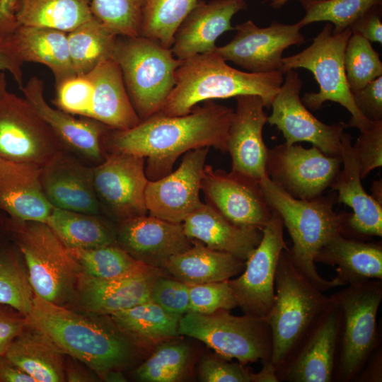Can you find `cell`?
<instances>
[{"label":"cell","mask_w":382,"mask_h":382,"mask_svg":"<svg viewBox=\"0 0 382 382\" xmlns=\"http://www.w3.org/2000/svg\"><path fill=\"white\" fill-rule=\"evenodd\" d=\"M234 110L213 100L204 101L180 116L157 113L127 130L110 129L103 139L106 153H125L146 159L149 180L173 171L180 156L196 149L214 147L227 151V139Z\"/></svg>","instance_id":"6da1fadb"},{"label":"cell","mask_w":382,"mask_h":382,"mask_svg":"<svg viewBox=\"0 0 382 382\" xmlns=\"http://www.w3.org/2000/svg\"><path fill=\"white\" fill-rule=\"evenodd\" d=\"M28 316L30 323L48 335L65 354L86 364L100 381L110 372L134 369L156 345L132 335L110 315L58 306L35 293Z\"/></svg>","instance_id":"7a4b0ae2"},{"label":"cell","mask_w":382,"mask_h":382,"mask_svg":"<svg viewBox=\"0 0 382 382\" xmlns=\"http://www.w3.org/2000/svg\"><path fill=\"white\" fill-rule=\"evenodd\" d=\"M260 184L267 204L280 215L290 235L293 244L289 252L295 266L323 291L341 286L335 277H322L315 262L317 253L331 237L342 234L352 238L348 228L350 214L334 210L337 193L303 200L291 196L268 175Z\"/></svg>","instance_id":"3957f363"},{"label":"cell","mask_w":382,"mask_h":382,"mask_svg":"<svg viewBox=\"0 0 382 382\" xmlns=\"http://www.w3.org/2000/svg\"><path fill=\"white\" fill-rule=\"evenodd\" d=\"M283 74L243 71L229 66L215 51L199 54L183 61L177 69L175 86L160 113L184 115L200 102L243 95L258 96L270 108Z\"/></svg>","instance_id":"277c9868"},{"label":"cell","mask_w":382,"mask_h":382,"mask_svg":"<svg viewBox=\"0 0 382 382\" xmlns=\"http://www.w3.org/2000/svg\"><path fill=\"white\" fill-rule=\"evenodd\" d=\"M282 251L274 278V300L265 317L272 335L271 361L277 371L297 350L331 303Z\"/></svg>","instance_id":"5b68a950"},{"label":"cell","mask_w":382,"mask_h":382,"mask_svg":"<svg viewBox=\"0 0 382 382\" xmlns=\"http://www.w3.org/2000/svg\"><path fill=\"white\" fill-rule=\"evenodd\" d=\"M10 239L21 251L35 294L71 308L81 267L69 249L44 222L7 219Z\"/></svg>","instance_id":"8992f818"},{"label":"cell","mask_w":382,"mask_h":382,"mask_svg":"<svg viewBox=\"0 0 382 382\" xmlns=\"http://www.w3.org/2000/svg\"><path fill=\"white\" fill-rule=\"evenodd\" d=\"M112 58L119 65L125 85L141 120L160 112L175 83L181 60L170 48L139 35L117 36Z\"/></svg>","instance_id":"52a82bcc"},{"label":"cell","mask_w":382,"mask_h":382,"mask_svg":"<svg viewBox=\"0 0 382 382\" xmlns=\"http://www.w3.org/2000/svg\"><path fill=\"white\" fill-rule=\"evenodd\" d=\"M350 28L333 33L332 25L328 23L313 39V42L301 52L282 58L279 71L303 68L311 71L319 85L318 92L306 93L301 100L306 108L318 110L326 101L339 103L351 115L349 125L364 132L372 125L357 108L347 83L344 54Z\"/></svg>","instance_id":"ba28073f"},{"label":"cell","mask_w":382,"mask_h":382,"mask_svg":"<svg viewBox=\"0 0 382 382\" xmlns=\"http://www.w3.org/2000/svg\"><path fill=\"white\" fill-rule=\"evenodd\" d=\"M330 296L341 313L335 376L356 379L377 347L376 316L382 300L381 279L346 285Z\"/></svg>","instance_id":"9c48e42d"},{"label":"cell","mask_w":382,"mask_h":382,"mask_svg":"<svg viewBox=\"0 0 382 382\" xmlns=\"http://www.w3.org/2000/svg\"><path fill=\"white\" fill-rule=\"evenodd\" d=\"M178 333L243 365L272 358V335L266 318L234 316L228 310L209 314L188 312L180 319Z\"/></svg>","instance_id":"30bf717a"},{"label":"cell","mask_w":382,"mask_h":382,"mask_svg":"<svg viewBox=\"0 0 382 382\" xmlns=\"http://www.w3.org/2000/svg\"><path fill=\"white\" fill-rule=\"evenodd\" d=\"M64 151L54 132L23 97L8 90L1 96L0 158L42 166Z\"/></svg>","instance_id":"8fae6325"},{"label":"cell","mask_w":382,"mask_h":382,"mask_svg":"<svg viewBox=\"0 0 382 382\" xmlns=\"http://www.w3.org/2000/svg\"><path fill=\"white\" fill-rule=\"evenodd\" d=\"M284 224L280 215L272 216L262 229V238L245 260L243 271L228 280L238 307L244 314L265 318L274 300V278L282 251L287 249L284 240Z\"/></svg>","instance_id":"7c38bea8"},{"label":"cell","mask_w":382,"mask_h":382,"mask_svg":"<svg viewBox=\"0 0 382 382\" xmlns=\"http://www.w3.org/2000/svg\"><path fill=\"white\" fill-rule=\"evenodd\" d=\"M341 156H328L316 146L306 149L285 142L268 149L269 178L294 198L309 200L330 187L342 167Z\"/></svg>","instance_id":"4fadbf2b"},{"label":"cell","mask_w":382,"mask_h":382,"mask_svg":"<svg viewBox=\"0 0 382 382\" xmlns=\"http://www.w3.org/2000/svg\"><path fill=\"white\" fill-rule=\"evenodd\" d=\"M285 74L267 122L282 132L286 144L306 141L326 155L340 156L342 138L348 125L343 122L326 125L318 120L300 98L303 82L299 73L291 69Z\"/></svg>","instance_id":"5bb4252c"},{"label":"cell","mask_w":382,"mask_h":382,"mask_svg":"<svg viewBox=\"0 0 382 382\" xmlns=\"http://www.w3.org/2000/svg\"><path fill=\"white\" fill-rule=\"evenodd\" d=\"M96 194L101 207L117 222L148 214L145 190L149 181L145 158L125 153H107L92 166Z\"/></svg>","instance_id":"9a60e30c"},{"label":"cell","mask_w":382,"mask_h":382,"mask_svg":"<svg viewBox=\"0 0 382 382\" xmlns=\"http://www.w3.org/2000/svg\"><path fill=\"white\" fill-rule=\"evenodd\" d=\"M301 28L298 22L285 24L274 21L261 28L248 20L236 25L233 39L224 46L216 47L215 52L225 61L249 72L279 71L284 51L304 42Z\"/></svg>","instance_id":"2e32d148"},{"label":"cell","mask_w":382,"mask_h":382,"mask_svg":"<svg viewBox=\"0 0 382 382\" xmlns=\"http://www.w3.org/2000/svg\"><path fill=\"white\" fill-rule=\"evenodd\" d=\"M209 149L186 152L175 170L158 180L148 181L145 190L148 214L182 224L201 205L199 191Z\"/></svg>","instance_id":"e0dca14e"},{"label":"cell","mask_w":382,"mask_h":382,"mask_svg":"<svg viewBox=\"0 0 382 382\" xmlns=\"http://www.w3.org/2000/svg\"><path fill=\"white\" fill-rule=\"evenodd\" d=\"M201 190L207 204L236 224L262 231L271 218L272 209L257 181L205 165Z\"/></svg>","instance_id":"ac0fdd59"},{"label":"cell","mask_w":382,"mask_h":382,"mask_svg":"<svg viewBox=\"0 0 382 382\" xmlns=\"http://www.w3.org/2000/svg\"><path fill=\"white\" fill-rule=\"evenodd\" d=\"M330 299L326 311L277 371L279 381L330 382L334 379L341 313L337 303Z\"/></svg>","instance_id":"d6986e66"},{"label":"cell","mask_w":382,"mask_h":382,"mask_svg":"<svg viewBox=\"0 0 382 382\" xmlns=\"http://www.w3.org/2000/svg\"><path fill=\"white\" fill-rule=\"evenodd\" d=\"M23 98L54 132L67 151L83 162L97 165L105 158L103 139L110 129L103 124L88 117L74 115L54 108L45 98L44 81L30 77L21 88Z\"/></svg>","instance_id":"ffe728a7"},{"label":"cell","mask_w":382,"mask_h":382,"mask_svg":"<svg viewBox=\"0 0 382 382\" xmlns=\"http://www.w3.org/2000/svg\"><path fill=\"white\" fill-rule=\"evenodd\" d=\"M227 139L231 158V172L260 183L268 175L266 170L268 149L262 138L267 115L262 99L255 95L236 97Z\"/></svg>","instance_id":"44dd1931"},{"label":"cell","mask_w":382,"mask_h":382,"mask_svg":"<svg viewBox=\"0 0 382 382\" xmlns=\"http://www.w3.org/2000/svg\"><path fill=\"white\" fill-rule=\"evenodd\" d=\"M117 243L135 260L162 269L166 262L193 244L182 224L172 223L149 214L117 222Z\"/></svg>","instance_id":"7402d4cb"},{"label":"cell","mask_w":382,"mask_h":382,"mask_svg":"<svg viewBox=\"0 0 382 382\" xmlns=\"http://www.w3.org/2000/svg\"><path fill=\"white\" fill-rule=\"evenodd\" d=\"M40 181L45 197L54 207L100 214L92 166L69 151L57 154L40 167Z\"/></svg>","instance_id":"603a6c76"},{"label":"cell","mask_w":382,"mask_h":382,"mask_svg":"<svg viewBox=\"0 0 382 382\" xmlns=\"http://www.w3.org/2000/svg\"><path fill=\"white\" fill-rule=\"evenodd\" d=\"M165 273L151 267L145 271L113 279H97L79 275L75 301L71 309L79 311L111 315L150 301L156 279Z\"/></svg>","instance_id":"cb8c5ba5"},{"label":"cell","mask_w":382,"mask_h":382,"mask_svg":"<svg viewBox=\"0 0 382 382\" xmlns=\"http://www.w3.org/2000/svg\"><path fill=\"white\" fill-rule=\"evenodd\" d=\"M245 0H199L178 26L171 51L184 61L199 54L214 52L216 41L224 33L234 30L233 16L246 9Z\"/></svg>","instance_id":"d4e9b609"},{"label":"cell","mask_w":382,"mask_h":382,"mask_svg":"<svg viewBox=\"0 0 382 382\" xmlns=\"http://www.w3.org/2000/svg\"><path fill=\"white\" fill-rule=\"evenodd\" d=\"M340 156L342 167L330 185L337 200L349 207L353 213L348 219L352 238L382 236V204L364 189L359 166L354 154L352 137L344 133Z\"/></svg>","instance_id":"484cf974"},{"label":"cell","mask_w":382,"mask_h":382,"mask_svg":"<svg viewBox=\"0 0 382 382\" xmlns=\"http://www.w3.org/2000/svg\"><path fill=\"white\" fill-rule=\"evenodd\" d=\"M40 167L0 158V211L8 217L46 223L54 207L43 194Z\"/></svg>","instance_id":"4316f807"},{"label":"cell","mask_w":382,"mask_h":382,"mask_svg":"<svg viewBox=\"0 0 382 382\" xmlns=\"http://www.w3.org/2000/svg\"><path fill=\"white\" fill-rule=\"evenodd\" d=\"M182 225L189 238L245 261L257 246L262 236V230L236 224L207 203H202Z\"/></svg>","instance_id":"83f0119b"},{"label":"cell","mask_w":382,"mask_h":382,"mask_svg":"<svg viewBox=\"0 0 382 382\" xmlns=\"http://www.w3.org/2000/svg\"><path fill=\"white\" fill-rule=\"evenodd\" d=\"M86 75L93 86L89 118L114 130L129 129L141 121L127 93L121 69L112 58Z\"/></svg>","instance_id":"f1b7e54d"},{"label":"cell","mask_w":382,"mask_h":382,"mask_svg":"<svg viewBox=\"0 0 382 382\" xmlns=\"http://www.w3.org/2000/svg\"><path fill=\"white\" fill-rule=\"evenodd\" d=\"M315 262L337 266L341 286L371 279L382 280V245L342 234L331 237L318 250Z\"/></svg>","instance_id":"f546056e"},{"label":"cell","mask_w":382,"mask_h":382,"mask_svg":"<svg viewBox=\"0 0 382 382\" xmlns=\"http://www.w3.org/2000/svg\"><path fill=\"white\" fill-rule=\"evenodd\" d=\"M245 265V260L193 239L190 248L171 257L161 270L169 277L193 285L229 280L239 275Z\"/></svg>","instance_id":"4dcf8cb0"},{"label":"cell","mask_w":382,"mask_h":382,"mask_svg":"<svg viewBox=\"0 0 382 382\" xmlns=\"http://www.w3.org/2000/svg\"><path fill=\"white\" fill-rule=\"evenodd\" d=\"M35 382H63L66 354L45 332L28 323L4 354Z\"/></svg>","instance_id":"1f68e13d"},{"label":"cell","mask_w":382,"mask_h":382,"mask_svg":"<svg viewBox=\"0 0 382 382\" xmlns=\"http://www.w3.org/2000/svg\"><path fill=\"white\" fill-rule=\"evenodd\" d=\"M24 62L37 63L50 69L55 85L74 76L67 33L51 28L18 25L10 35Z\"/></svg>","instance_id":"d6a6232c"},{"label":"cell","mask_w":382,"mask_h":382,"mask_svg":"<svg viewBox=\"0 0 382 382\" xmlns=\"http://www.w3.org/2000/svg\"><path fill=\"white\" fill-rule=\"evenodd\" d=\"M198 359L196 347L179 335L157 344L131 375L140 382L187 381L192 378Z\"/></svg>","instance_id":"836d02e7"},{"label":"cell","mask_w":382,"mask_h":382,"mask_svg":"<svg viewBox=\"0 0 382 382\" xmlns=\"http://www.w3.org/2000/svg\"><path fill=\"white\" fill-rule=\"evenodd\" d=\"M46 224L71 249H91L117 243L116 225L100 215L53 207Z\"/></svg>","instance_id":"e575fe53"},{"label":"cell","mask_w":382,"mask_h":382,"mask_svg":"<svg viewBox=\"0 0 382 382\" xmlns=\"http://www.w3.org/2000/svg\"><path fill=\"white\" fill-rule=\"evenodd\" d=\"M91 0H18V25L45 27L69 33L93 15Z\"/></svg>","instance_id":"d590c367"},{"label":"cell","mask_w":382,"mask_h":382,"mask_svg":"<svg viewBox=\"0 0 382 382\" xmlns=\"http://www.w3.org/2000/svg\"><path fill=\"white\" fill-rule=\"evenodd\" d=\"M116 38L117 35L94 16L67 33L76 74L86 75L100 63L112 58Z\"/></svg>","instance_id":"8d00e7d4"},{"label":"cell","mask_w":382,"mask_h":382,"mask_svg":"<svg viewBox=\"0 0 382 382\" xmlns=\"http://www.w3.org/2000/svg\"><path fill=\"white\" fill-rule=\"evenodd\" d=\"M110 316L125 331L149 343L157 345L179 336L181 317L168 313L151 301Z\"/></svg>","instance_id":"74e56055"},{"label":"cell","mask_w":382,"mask_h":382,"mask_svg":"<svg viewBox=\"0 0 382 382\" xmlns=\"http://www.w3.org/2000/svg\"><path fill=\"white\" fill-rule=\"evenodd\" d=\"M33 296L21 251L11 239H0V304L28 315Z\"/></svg>","instance_id":"f35d334b"},{"label":"cell","mask_w":382,"mask_h":382,"mask_svg":"<svg viewBox=\"0 0 382 382\" xmlns=\"http://www.w3.org/2000/svg\"><path fill=\"white\" fill-rule=\"evenodd\" d=\"M69 249L81 272L93 278H117L153 267L135 260L117 243L91 249Z\"/></svg>","instance_id":"ab89813d"},{"label":"cell","mask_w":382,"mask_h":382,"mask_svg":"<svg viewBox=\"0 0 382 382\" xmlns=\"http://www.w3.org/2000/svg\"><path fill=\"white\" fill-rule=\"evenodd\" d=\"M199 0H146L141 36L171 48L174 35Z\"/></svg>","instance_id":"60d3db41"},{"label":"cell","mask_w":382,"mask_h":382,"mask_svg":"<svg viewBox=\"0 0 382 382\" xmlns=\"http://www.w3.org/2000/svg\"><path fill=\"white\" fill-rule=\"evenodd\" d=\"M305 15L298 23L301 28L315 22L328 21L333 33H340L350 26L382 0H298Z\"/></svg>","instance_id":"b9f144b4"},{"label":"cell","mask_w":382,"mask_h":382,"mask_svg":"<svg viewBox=\"0 0 382 382\" xmlns=\"http://www.w3.org/2000/svg\"><path fill=\"white\" fill-rule=\"evenodd\" d=\"M344 67L351 92L358 91L382 76V62L379 54L366 38L352 34L345 54Z\"/></svg>","instance_id":"7bdbcfd3"},{"label":"cell","mask_w":382,"mask_h":382,"mask_svg":"<svg viewBox=\"0 0 382 382\" xmlns=\"http://www.w3.org/2000/svg\"><path fill=\"white\" fill-rule=\"evenodd\" d=\"M146 0H91V8L117 36L137 37L141 35Z\"/></svg>","instance_id":"ee69618b"},{"label":"cell","mask_w":382,"mask_h":382,"mask_svg":"<svg viewBox=\"0 0 382 382\" xmlns=\"http://www.w3.org/2000/svg\"><path fill=\"white\" fill-rule=\"evenodd\" d=\"M189 298L188 312L192 313L209 314L238 306L228 280L190 285Z\"/></svg>","instance_id":"f6af8a7d"},{"label":"cell","mask_w":382,"mask_h":382,"mask_svg":"<svg viewBox=\"0 0 382 382\" xmlns=\"http://www.w3.org/2000/svg\"><path fill=\"white\" fill-rule=\"evenodd\" d=\"M92 83L87 75H76L56 85V108L72 115L90 117Z\"/></svg>","instance_id":"bcb514c9"},{"label":"cell","mask_w":382,"mask_h":382,"mask_svg":"<svg viewBox=\"0 0 382 382\" xmlns=\"http://www.w3.org/2000/svg\"><path fill=\"white\" fill-rule=\"evenodd\" d=\"M197 373L202 382H251L252 372L244 365L216 354L199 357Z\"/></svg>","instance_id":"7dc6e473"},{"label":"cell","mask_w":382,"mask_h":382,"mask_svg":"<svg viewBox=\"0 0 382 382\" xmlns=\"http://www.w3.org/2000/svg\"><path fill=\"white\" fill-rule=\"evenodd\" d=\"M190 285L163 273L155 281L150 301L170 313L182 317L189 311Z\"/></svg>","instance_id":"c3c4849f"},{"label":"cell","mask_w":382,"mask_h":382,"mask_svg":"<svg viewBox=\"0 0 382 382\" xmlns=\"http://www.w3.org/2000/svg\"><path fill=\"white\" fill-rule=\"evenodd\" d=\"M360 177L365 178L371 171L382 165V120L373 122L368 129L361 132L352 145Z\"/></svg>","instance_id":"681fc988"},{"label":"cell","mask_w":382,"mask_h":382,"mask_svg":"<svg viewBox=\"0 0 382 382\" xmlns=\"http://www.w3.org/2000/svg\"><path fill=\"white\" fill-rule=\"evenodd\" d=\"M352 94L357 108L368 120H382V76Z\"/></svg>","instance_id":"f907efd6"},{"label":"cell","mask_w":382,"mask_h":382,"mask_svg":"<svg viewBox=\"0 0 382 382\" xmlns=\"http://www.w3.org/2000/svg\"><path fill=\"white\" fill-rule=\"evenodd\" d=\"M29 323L28 316L13 307L0 304V356Z\"/></svg>","instance_id":"816d5d0a"},{"label":"cell","mask_w":382,"mask_h":382,"mask_svg":"<svg viewBox=\"0 0 382 382\" xmlns=\"http://www.w3.org/2000/svg\"><path fill=\"white\" fill-rule=\"evenodd\" d=\"M349 28L352 34L359 35L371 42L382 44L381 5L369 9Z\"/></svg>","instance_id":"f5cc1de1"},{"label":"cell","mask_w":382,"mask_h":382,"mask_svg":"<svg viewBox=\"0 0 382 382\" xmlns=\"http://www.w3.org/2000/svg\"><path fill=\"white\" fill-rule=\"evenodd\" d=\"M23 64V62L19 57L10 35H0V71H8L20 89L24 84Z\"/></svg>","instance_id":"db71d44e"},{"label":"cell","mask_w":382,"mask_h":382,"mask_svg":"<svg viewBox=\"0 0 382 382\" xmlns=\"http://www.w3.org/2000/svg\"><path fill=\"white\" fill-rule=\"evenodd\" d=\"M64 378L68 382L100 381L98 374L86 364L69 355L65 356Z\"/></svg>","instance_id":"11a10c76"},{"label":"cell","mask_w":382,"mask_h":382,"mask_svg":"<svg viewBox=\"0 0 382 382\" xmlns=\"http://www.w3.org/2000/svg\"><path fill=\"white\" fill-rule=\"evenodd\" d=\"M18 0H0V35H10L18 27L15 16Z\"/></svg>","instance_id":"9f6ffc18"},{"label":"cell","mask_w":382,"mask_h":382,"mask_svg":"<svg viewBox=\"0 0 382 382\" xmlns=\"http://www.w3.org/2000/svg\"><path fill=\"white\" fill-rule=\"evenodd\" d=\"M0 382H35L5 355L0 356Z\"/></svg>","instance_id":"6f0895ef"},{"label":"cell","mask_w":382,"mask_h":382,"mask_svg":"<svg viewBox=\"0 0 382 382\" xmlns=\"http://www.w3.org/2000/svg\"><path fill=\"white\" fill-rule=\"evenodd\" d=\"M366 362L367 367L359 375V381H381V350L376 348Z\"/></svg>","instance_id":"680465c9"},{"label":"cell","mask_w":382,"mask_h":382,"mask_svg":"<svg viewBox=\"0 0 382 382\" xmlns=\"http://www.w3.org/2000/svg\"><path fill=\"white\" fill-rule=\"evenodd\" d=\"M262 369L251 374V382H278L277 370L271 360L262 361Z\"/></svg>","instance_id":"91938a15"},{"label":"cell","mask_w":382,"mask_h":382,"mask_svg":"<svg viewBox=\"0 0 382 382\" xmlns=\"http://www.w3.org/2000/svg\"><path fill=\"white\" fill-rule=\"evenodd\" d=\"M7 219L8 216L0 211V239H10Z\"/></svg>","instance_id":"94428289"},{"label":"cell","mask_w":382,"mask_h":382,"mask_svg":"<svg viewBox=\"0 0 382 382\" xmlns=\"http://www.w3.org/2000/svg\"><path fill=\"white\" fill-rule=\"evenodd\" d=\"M372 197L382 204V183L381 180L374 181L371 187Z\"/></svg>","instance_id":"6125c7cd"},{"label":"cell","mask_w":382,"mask_h":382,"mask_svg":"<svg viewBox=\"0 0 382 382\" xmlns=\"http://www.w3.org/2000/svg\"><path fill=\"white\" fill-rule=\"evenodd\" d=\"M7 90L6 74L4 71H0V98Z\"/></svg>","instance_id":"be15d7a7"},{"label":"cell","mask_w":382,"mask_h":382,"mask_svg":"<svg viewBox=\"0 0 382 382\" xmlns=\"http://www.w3.org/2000/svg\"><path fill=\"white\" fill-rule=\"evenodd\" d=\"M289 0H266L265 1L274 9H279Z\"/></svg>","instance_id":"e7e4bbea"}]
</instances>
